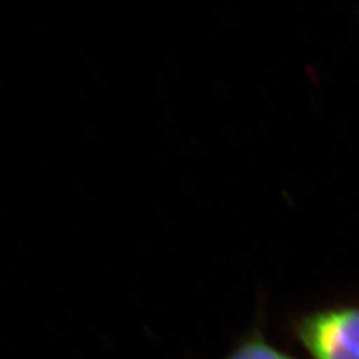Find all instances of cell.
<instances>
[{
    "label": "cell",
    "mask_w": 359,
    "mask_h": 359,
    "mask_svg": "<svg viewBox=\"0 0 359 359\" xmlns=\"http://www.w3.org/2000/svg\"><path fill=\"white\" fill-rule=\"evenodd\" d=\"M290 332L310 359H359V301L301 313L290 321Z\"/></svg>",
    "instance_id": "obj_1"
},
{
    "label": "cell",
    "mask_w": 359,
    "mask_h": 359,
    "mask_svg": "<svg viewBox=\"0 0 359 359\" xmlns=\"http://www.w3.org/2000/svg\"><path fill=\"white\" fill-rule=\"evenodd\" d=\"M224 359H295L266 341L262 327L256 325L241 338Z\"/></svg>",
    "instance_id": "obj_2"
}]
</instances>
